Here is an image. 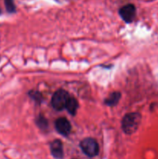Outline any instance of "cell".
Wrapping results in <instances>:
<instances>
[{"instance_id":"obj_11","label":"cell","mask_w":158,"mask_h":159,"mask_svg":"<svg viewBox=\"0 0 158 159\" xmlns=\"http://www.w3.org/2000/svg\"><path fill=\"white\" fill-rule=\"evenodd\" d=\"M0 13H1V9H0Z\"/></svg>"},{"instance_id":"obj_9","label":"cell","mask_w":158,"mask_h":159,"mask_svg":"<svg viewBox=\"0 0 158 159\" xmlns=\"http://www.w3.org/2000/svg\"><path fill=\"white\" fill-rule=\"evenodd\" d=\"M4 2L6 9L8 12L12 13V12H15V6L13 0H4Z\"/></svg>"},{"instance_id":"obj_1","label":"cell","mask_w":158,"mask_h":159,"mask_svg":"<svg viewBox=\"0 0 158 159\" xmlns=\"http://www.w3.org/2000/svg\"><path fill=\"white\" fill-rule=\"evenodd\" d=\"M140 123L141 115L139 113H127L122 120V129L126 134H133L139 128Z\"/></svg>"},{"instance_id":"obj_2","label":"cell","mask_w":158,"mask_h":159,"mask_svg":"<svg viewBox=\"0 0 158 159\" xmlns=\"http://www.w3.org/2000/svg\"><path fill=\"white\" fill-rule=\"evenodd\" d=\"M80 147L84 154L90 158L97 156L99 153V144L93 138H87L82 140L80 144Z\"/></svg>"},{"instance_id":"obj_5","label":"cell","mask_w":158,"mask_h":159,"mask_svg":"<svg viewBox=\"0 0 158 159\" xmlns=\"http://www.w3.org/2000/svg\"><path fill=\"white\" fill-rule=\"evenodd\" d=\"M56 130L59 134H62L63 136H68L71 133V125L69 120L64 117H60L56 120L55 122Z\"/></svg>"},{"instance_id":"obj_7","label":"cell","mask_w":158,"mask_h":159,"mask_svg":"<svg viewBox=\"0 0 158 159\" xmlns=\"http://www.w3.org/2000/svg\"><path fill=\"white\" fill-rule=\"evenodd\" d=\"M65 109H67V110L71 115H75L76 112H77V109H78V102L77 101V99L73 97H70Z\"/></svg>"},{"instance_id":"obj_3","label":"cell","mask_w":158,"mask_h":159,"mask_svg":"<svg viewBox=\"0 0 158 159\" xmlns=\"http://www.w3.org/2000/svg\"><path fill=\"white\" fill-rule=\"evenodd\" d=\"M70 96L64 89H58L55 92L51 99L53 107L57 110H62L66 107Z\"/></svg>"},{"instance_id":"obj_8","label":"cell","mask_w":158,"mask_h":159,"mask_svg":"<svg viewBox=\"0 0 158 159\" xmlns=\"http://www.w3.org/2000/svg\"><path fill=\"white\" fill-rule=\"evenodd\" d=\"M121 97V93H118V92H115L110 94V96L107 98L105 100V103L107 106H110V107H113L116 106L118 103Z\"/></svg>"},{"instance_id":"obj_4","label":"cell","mask_w":158,"mask_h":159,"mask_svg":"<svg viewBox=\"0 0 158 159\" xmlns=\"http://www.w3.org/2000/svg\"><path fill=\"white\" fill-rule=\"evenodd\" d=\"M119 15L126 23H131L136 17V7L133 4H127L119 9Z\"/></svg>"},{"instance_id":"obj_10","label":"cell","mask_w":158,"mask_h":159,"mask_svg":"<svg viewBox=\"0 0 158 159\" xmlns=\"http://www.w3.org/2000/svg\"><path fill=\"white\" fill-rule=\"evenodd\" d=\"M37 124H38L39 127L42 129H44L47 127V122H46V120L43 117V116H42V117L40 116V117L39 118V120H37Z\"/></svg>"},{"instance_id":"obj_6","label":"cell","mask_w":158,"mask_h":159,"mask_svg":"<svg viewBox=\"0 0 158 159\" xmlns=\"http://www.w3.org/2000/svg\"><path fill=\"white\" fill-rule=\"evenodd\" d=\"M50 152L54 158L60 159L64 157L63 144L60 140L57 139L53 141L50 146Z\"/></svg>"}]
</instances>
